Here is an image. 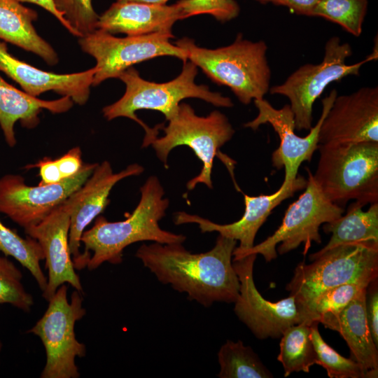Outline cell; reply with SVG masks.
<instances>
[{
	"instance_id": "27",
	"label": "cell",
	"mask_w": 378,
	"mask_h": 378,
	"mask_svg": "<svg viewBox=\"0 0 378 378\" xmlns=\"http://www.w3.org/2000/svg\"><path fill=\"white\" fill-rule=\"evenodd\" d=\"M0 251L6 256H12L27 269L43 292L47 286V277L43 274L40 262L45 255L39 243L29 237L24 239L4 225L0 220Z\"/></svg>"
},
{
	"instance_id": "6",
	"label": "cell",
	"mask_w": 378,
	"mask_h": 378,
	"mask_svg": "<svg viewBox=\"0 0 378 378\" xmlns=\"http://www.w3.org/2000/svg\"><path fill=\"white\" fill-rule=\"evenodd\" d=\"M309 260L310 264L302 262L297 265L286 287L295 298L302 321L306 309L326 290L345 284L368 286L377 279L378 246L342 244L309 255Z\"/></svg>"
},
{
	"instance_id": "20",
	"label": "cell",
	"mask_w": 378,
	"mask_h": 378,
	"mask_svg": "<svg viewBox=\"0 0 378 378\" xmlns=\"http://www.w3.org/2000/svg\"><path fill=\"white\" fill-rule=\"evenodd\" d=\"M0 70L17 82L31 96L53 91L68 97L74 103L84 105L88 101L96 69L78 73L58 74L36 68L19 60L8 51L6 44L0 42Z\"/></svg>"
},
{
	"instance_id": "21",
	"label": "cell",
	"mask_w": 378,
	"mask_h": 378,
	"mask_svg": "<svg viewBox=\"0 0 378 378\" xmlns=\"http://www.w3.org/2000/svg\"><path fill=\"white\" fill-rule=\"evenodd\" d=\"M362 290L341 311L328 313L318 320L326 328L338 332L348 344L351 358L358 363L369 378L378 375V351L368 326L365 299Z\"/></svg>"
},
{
	"instance_id": "36",
	"label": "cell",
	"mask_w": 378,
	"mask_h": 378,
	"mask_svg": "<svg viewBox=\"0 0 378 378\" xmlns=\"http://www.w3.org/2000/svg\"><path fill=\"white\" fill-rule=\"evenodd\" d=\"M319 0H272V3L288 7L295 13L313 16V12Z\"/></svg>"
},
{
	"instance_id": "23",
	"label": "cell",
	"mask_w": 378,
	"mask_h": 378,
	"mask_svg": "<svg viewBox=\"0 0 378 378\" xmlns=\"http://www.w3.org/2000/svg\"><path fill=\"white\" fill-rule=\"evenodd\" d=\"M37 18L36 11L17 0H0V38L37 55L50 66L55 65L59 62L56 51L34 27Z\"/></svg>"
},
{
	"instance_id": "32",
	"label": "cell",
	"mask_w": 378,
	"mask_h": 378,
	"mask_svg": "<svg viewBox=\"0 0 378 378\" xmlns=\"http://www.w3.org/2000/svg\"><path fill=\"white\" fill-rule=\"evenodd\" d=\"M57 9L80 38L97 29L99 15L92 0H53Z\"/></svg>"
},
{
	"instance_id": "5",
	"label": "cell",
	"mask_w": 378,
	"mask_h": 378,
	"mask_svg": "<svg viewBox=\"0 0 378 378\" xmlns=\"http://www.w3.org/2000/svg\"><path fill=\"white\" fill-rule=\"evenodd\" d=\"M314 179L332 203L378 202V142L318 144Z\"/></svg>"
},
{
	"instance_id": "40",
	"label": "cell",
	"mask_w": 378,
	"mask_h": 378,
	"mask_svg": "<svg viewBox=\"0 0 378 378\" xmlns=\"http://www.w3.org/2000/svg\"><path fill=\"white\" fill-rule=\"evenodd\" d=\"M1 349H2V342L0 340V353H1Z\"/></svg>"
},
{
	"instance_id": "4",
	"label": "cell",
	"mask_w": 378,
	"mask_h": 378,
	"mask_svg": "<svg viewBox=\"0 0 378 378\" xmlns=\"http://www.w3.org/2000/svg\"><path fill=\"white\" fill-rule=\"evenodd\" d=\"M174 44L211 80L230 88L242 104L264 99L269 92L271 70L265 41L244 39L239 33L232 43L216 49L200 47L188 37Z\"/></svg>"
},
{
	"instance_id": "38",
	"label": "cell",
	"mask_w": 378,
	"mask_h": 378,
	"mask_svg": "<svg viewBox=\"0 0 378 378\" xmlns=\"http://www.w3.org/2000/svg\"><path fill=\"white\" fill-rule=\"evenodd\" d=\"M121 1H133L148 4H166L169 0H117Z\"/></svg>"
},
{
	"instance_id": "28",
	"label": "cell",
	"mask_w": 378,
	"mask_h": 378,
	"mask_svg": "<svg viewBox=\"0 0 378 378\" xmlns=\"http://www.w3.org/2000/svg\"><path fill=\"white\" fill-rule=\"evenodd\" d=\"M368 4V0H319L313 16L337 23L358 37L362 33Z\"/></svg>"
},
{
	"instance_id": "34",
	"label": "cell",
	"mask_w": 378,
	"mask_h": 378,
	"mask_svg": "<svg viewBox=\"0 0 378 378\" xmlns=\"http://www.w3.org/2000/svg\"><path fill=\"white\" fill-rule=\"evenodd\" d=\"M370 293L366 292L365 310L372 337L378 347V290L377 279L371 283Z\"/></svg>"
},
{
	"instance_id": "15",
	"label": "cell",
	"mask_w": 378,
	"mask_h": 378,
	"mask_svg": "<svg viewBox=\"0 0 378 378\" xmlns=\"http://www.w3.org/2000/svg\"><path fill=\"white\" fill-rule=\"evenodd\" d=\"M378 142V88L337 96L325 116L318 144Z\"/></svg>"
},
{
	"instance_id": "14",
	"label": "cell",
	"mask_w": 378,
	"mask_h": 378,
	"mask_svg": "<svg viewBox=\"0 0 378 378\" xmlns=\"http://www.w3.org/2000/svg\"><path fill=\"white\" fill-rule=\"evenodd\" d=\"M337 96L335 89L322 99V113L314 127L306 136L295 133L294 114L289 104L281 108H274L264 99H254L258 111L257 116L244 124L245 127L257 130L262 124H270L280 139L279 148L272 155V164L277 169L284 168V181H294L298 176V169L305 161L311 162L318 146V133L322 122Z\"/></svg>"
},
{
	"instance_id": "22",
	"label": "cell",
	"mask_w": 378,
	"mask_h": 378,
	"mask_svg": "<svg viewBox=\"0 0 378 378\" xmlns=\"http://www.w3.org/2000/svg\"><path fill=\"white\" fill-rule=\"evenodd\" d=\"M74 102L68 97L55 100H42L22 92L8 83L0 76V127L7 144H16L15 124L20 121L27 128L38 125L39 113L46 109L52 113L68 111Z\"/></svg>"
},
{
	"instance_id": "25",
	"label": "cell",
	"mask_w": 378,
	"mask_h": 378,
	"mask_svg": "<svg viewBox=\"0 0 378 378\" xmlns=\"http://www.w3.org/2000/svg\"><path fill=\"white\" fill-rule=\"evenodd\" d=\"M310 326L305 323L293 325L281 337L277 360L284 367L285 377L294 372H309L310 368L317 364Z\"/></svg>"
},
{
	"instance_id": "1",
	"label": "cell",
	"mask_w": 378,
	"mask_h": 378,
	"mask_svg": "<svg viewBox=\"0 0 378 378\" xmlns=\"http://www.w3.org/2000/svg\"><path fill=\"white\" fill-rule=\"evenodd\" d=\"M182 244H143L136 257L159 281L204 307L215 302L234 303L240 284L232 258L237 241L219 234L214 248L200 253L190 252Z\"/></svg>"
},
{
	"instance_id": "13",
	"label": "cell",
	"mask_w": 378,
	"mask_h": 378,
	"mask_svg": "<svg viewBox=\"0 0 378 378\" xmlns=\"http://www.w3.org/2000/svg\"><path fill=\"white\" fill-rule=\"evenodd\" d=\"M256 255L250 254L232 260L240 284L234 311L257 338H279L288 328L302 322V315L292 295L274 302L261 295L253 274Z\"/></svg>"
},
{
	"instance_id": "24",
	"label": "cell",
	"mask_w": 378,
	"mask_h": 378,
	"mask_svg": "<svg viewBox=\"0 0 378 378\" xmlns=\"http://www.w3.org/2000/svg\"><path fill=\"white\" fill-rule=\"evenodd\" d=\"M356 202L350 204L344 216L324 223L323 230L331 237L328 244L310 255H317L340 245L365 244L378 246V202L371 204L367 211Z\"/></svg>"
},
{
	"instance_id": "35",
	"label": "cell",
	"mask_w": 378,
	"mask_h": 378,
	"mask_svg": "<svg viewBox=\"0 0 378 378\" xmlns=\"http://www.w3.org/2000/svg\"><path fill=\"white\" fill-rule=\"evenodd\" d=\"M25 168H38L41 177L38 185L53 184L64 180L61 176L55 160L50 158H45L35 164L27 165Z\"/></svg>"
},
{
	"instance_id": "26",
	"label": "cell",
	"mask_w": 378,
	"mask_h": 378,
	"mask_svg": "<svg viewBox=\"0 0 378 378\" xmlns=\"http://www.w3.org/2000/svg\"><path fill=\"white\" fill-rule=\"evenodd\" d=\"M220 378H270L272 374L250 346L227 340L218 353Z\"/></svg>"
},
{
	"instance_id": "9",
	"label": "cell",
	"mask_w": 378,
	"mask_h": 378,
	"mask_svg": "<svg viewBox=\"0 0 378 378\" xmlns=\"http://www.w3.org/2000/svg\"><path fill=\"white\" fill-rule=\"evenodd\" d=\"M324 56L321 63L305 64L292 73L281 84L270 88L272 94L286 97L294 114L295 130L312 127V111L315 101L331 83L349 75L358 76L368 57L354 64L345 60L352 55L349 43H341L338 36L330 38L326 43Z\"/></svg>"
},
{
	"instance_id": "29",
	"label": "cell",
	"mask_w": 378,
	"mask_h": 378,
	"mask_svg": "<svg viewBox=\"0 0 378 378\" xmlns=\"http://www.w3.org/2000/svg\"><path fill=\"white\" fill-rule=\"evenodd\" d=\"M318 322H313L311 339L314 346L317 364L326 370L330 378H369L364 368L351 358L341 356L322 338L318 328Z\"/></svg>"
},
{
	"instance_id": "8",
	"label": "cell",
	"mask_w": 378,
	"mask_h": 378,
	"mask_svg": "<svg viewBox=\"0 0 378 378\" xmlns=\"http://www.w3.org/2000/svg\"><path fill=\"white\" fill-rule=\"evenodd\" d=\"M68 287L61 285L48 302L42 317L27 332L38 336L46 351V360L41 378H78L76 358L86 354L85 345L76 337V323L83 318L81 293L75 290L67 298Z\"/></svg>"
},
{
	"instance_id": "2",
	"label": "cell",
	"mask_w": 378,
	"mask_h": 378,
	"mask_svg": "<svg viewBox=\"0 0 378 378\" xmlns=\"http://www.w3.org/2000/svg\"><path fill=\"white\" fill-rule=\"evenodd\" d=\"M141 199L125 220L110 222L102 216L94 225L84 231L80 242L84 251L74 261L75 269L94 270L108 262L117 265L122 261L124 249L141 241L160 244L183 243L186 237L162 229L159 221L165 216L169 201L158 178L151 176L140 188Z\"/></svg>"
},
{
	"instance_id": "17",
	"label": "cell",
	"mask_w": 378,
	"mask_h": 378,
	"mask_svg": "<svg viewBox=\"0 0 378 378\" xmlns=\"http://www.w3.org/2000/svg\"><path fill=\"white\" fill-rule=\"evenodd\" d=\"M144 168L132 164L114 173L108 161L98 164L92 174L64 202L70 216L69 244L73 262L80 255V238L88 225L96 218L109 202L113 187L120 181L143 173Z\"/></svg>"
},
{
	"instance_id": "12",
	"label": "cell",
	"mask_w": 378,
	"mask_h": 378,
	"mask_svg": "<svg viewBox=\"0 0 378 378\" xmlns=\"http://www.w3.org/2000/svg\"><path fill=\"white\" fill-rule=\"evenodd\" d=\"M97 164H83L71 177L38 186L27 185L20 175H4L0 178V212L24 229L36 225L83 186Z\"/></svg>"
},
{
	"instance_id": "11",
	"label": "cell",
	"mask_w": 378,
	"mask_h": 378,
	"mask_svg": "<svg viewBox=\"0 0 378 378\" xmlns=\"http://www.w3.org/2000/svg\"><path fill=\"white\" fill-rule=\"evenodd\" d=\"M174 37L173 34L154 33L119 38L99 29L80 37V48L96 60L92 86L109 78H118L134 64L157 57L172 56L183 62L187 61L186 52L170 42Z\"/></svg>"
},
{
	"instance_id": "3",
	"label": "cell",
	"mask_w": 378,
	"mask_h": 378,
	"mask_svg": "<svg viewBox=\"0 0 378 378\" xmlns=\"http://www.w3.org/2000/svg\"><path fill=\"white\" fill-rule=\"evenodd\" d=\"M197 66L187 60L183 62L178 76L170 81L158 83L143 79L139 71L131 66L118 77L125 84L123 96L103 108L104 117L107 120L119 117L128 118L140 125L145 131L142 144L144 148L151 145L158 136L163 123L150 127L137 117L136 111H158L168 121L176 113L181 102L187 98L200 99L218 107L233 106L230 97L211 91L207 85L197 84Z\"/></svg>"
},
{
	"instance_id": "31",
	"label": "cell",
	"mask_w": 378,
	"mask_h": 378,
	"mask_svg": "<svg viewBox=\"0 0 378 378\" xmlns=\"http://www.w3.org/2000/svg\"><path fill=\"white\" fill-rule=\"evenodd\" d=\"M22 274L15 264L0 255V304H10L24 312H29L34 300L22 284Z\"/></svg>"
},
{
	"instance_id": "18",
	"label": "cell",
	"mask_w": 378,
	"mask_h": 378,
	"mask_svg": "<svg viewBox=\"0 0 378 378\" xmlns=\"http://www.w3.org/2000/svg\"><path fill=\"white\" fill-rule=\"evenodd\" d=\"M69 227L70 216L63 202L40 223L24 228L25 233L39 243L45 255L48 275L43 297L47 301L65 283L80 293L83 290L69 248Z\"/></svg>"
},
{
	"instance_id": "10",
	"label": "cell",
	"mask_w": 378,
	"mask_h": 378,
	"mask_svg": "<svg viewBox=\"0 0 378 378\" xmlns=\"http://www.w3.org/2000/svg\"><path fill=\"white\" fill-rule=\"evenodd\" d=\"M306 170L308 179L305 190L289 205L281 225L271 236L235 260L250 254H260L270 262L276 258V247L279 244L277 251L283 255L303 243L305 255L312 242L321 243L320 226L340 217L344 208L328 200L316 183L312 172L307 168Z\"/></svg>"
},
{
	"instance_id": "19",
	"label": "cell",
	"mask_w": 378,
	"mask_h": 378,
	"mask_svg": "<svg viewBox=\"0 0 378 378\" xmlns=\"http://www.w3.org/2000/svg\"><path fill=\"white\" fill-rule=\"evenodd\" d=\"M186 18L183 0L169 6L117 1L99 16L97 29L127 36L172 34L174 24Z\"/></svg>"
},
{
	"instance_id": "39",
	"label": "cell",
	"mask_w": 378,
	"mask_h": 378,
	"mask_svg": "<svg viewBox=\"0 0 378 378\" xmlns=\"http://www.w3.org/2000/svg\"><path fill=\"white\" fill-rule=\"evenodd\" d=\"M262 4H265V3H268V2H271L272 1V0H256Z\"/></svg>"
},
{
	"instance_id": "33",
	"label": "cell",
	"mask_w": 378,
	"mask_h": 378,
	"mask_svg": "<svg viewBox=\"0 0 378 378\" xmlns=\"http://www.w3.org/2000/svg\"><path fill=\"white\" fill-rule=\"evenodd\" d=\"M62 179L76 175L82 168V152L74 147L57 159H55Z\"/></svg>"
},
{
	"instance_id": "37",
	"label": "cell",
	"mask_w": 378,
	"mask_h": 378,
	"mask_svg": "<svg viewBox=\"0 0 378 378\" xmlns=\"http://www.w3.org/2000/svg\"><path fill=\"white\" fill-rule=\"evenodd\" d=\"M19 2H27L36 4L55 16L57 20L69 31L71 34L75 36H78L76 31L70 26L62 14L57 9L55 6L53 0H17Z\"/></svg>"
},
{
	"instance_id": "30",
	"label": "cell",
	"mask_w": 378,
	"mask_h": 378,
	"mask_svg": "<svg viewBox=\"0 0 378 378\" xmlns=\"http://www.w3.org/2000/svg\"><path fill=\"white\" fill-rule=\"evenodd\" d=\"M368 286L358 284H345L329 288L320 294L303 313L302 323L311 325L328 313L341 311L362 290Z\"/></svg>"
},
{
	"instance_id": "16",
	"label": "cell",
	"mask_w": 378,
	"mask_h": 378,
	"mask_svg": "<svg viewBox=\"0 0 378 378\" xmlns=\"http://www.w3.org/2000/svg\"><path fill=\"white\" fill-rule=\"evenodd\" d=\"M307 186V180L301 176L294 181H283L280 188L270 195L248 196L244 195L245 210L241 218L232 223L218 224L206 218L185 211H178L174 216V223L181 225L196 223L202 232H217L219 234L239 241L233 251V260L254 246L255 235L272 210L284 200Z\"/></svg>"
},
{
	"instance_id": "7",
	"label": "cell",
	"mask_w": 378,
	"mask_h": 378,
	"mask_svg": "<svg viewBox=\"0 0 378 378\" xmlns=\"http://www.w3.org/2000/svg\"><path fill=\"white\" fill-rule=\"evenodd\" d=\"M164 135L151 144L157 157L168 167L167 158L172 149L179 146L190 148L202 162L200 173L187 183L191 190L198 183L213 188L211 172L218 150L230 141L234 130L225 114L215 110L206 116L197 115L191 106L180 103L176 113L162 125Z\"/></svg>"
}]
</instances>
